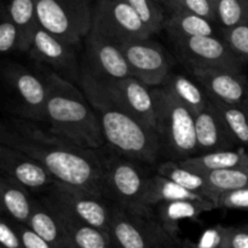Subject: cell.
<instances>
[{
	"label": "cell",
	"mask_w": 248,
	"mask_h": 248,
	"mask_svg": "<svg viewBox=\"0 0 248 248\" xmlns=\"http://www.w3.org/2000/svg\"><path fill=\"white\" fill-rule=\"evenodd\" d=\"M0 144L34 157L58 182L103 196V155L57 135L46 124L6 119L0 126Z\"/></svg>",
	"instance_id": "cell-1"
},
{
	"label": "cell",
	"mask_w": 248,
	"mask_h": 248,
	"mask_svg": "<svg viewBox=\"0 0 248 248\" xmlns=\"http://www.w3.org/2000/svg\"><path fill=\"white\" fill-rule=\"evenodd\" d=\"M80 85L98 115L104 142L111 153L143 165L155 164L162 149L159 135L114 103L82 73Z\"/></svg>",
	"instance_id": "cell-2"
},
{
	"label": "cell",
	"mask_w": 248,
	"mask_h": 248,
	"mask_svg": "<svg viewBox=\"0 0 248 248\" xmlns=\"http://www.w3.org/2000/svg\"><path fill=\"white\" fill-rule=\"evenodd\" d=\"M47 84L46 125L57 135L92 150L106 145L98 115L84 91L56 73L44 75Z\"/></svg>",
	"instance_id": "cell-3"
},
{
	"label": "cell",
	"mask_w": 248,
	"mask_h": 248,
	"mask_svg": "<svg viewBox=\"0 0 248 248\" xmlns=\"http://www.w3.org/2000/svg\"><path fill=\"white\" fill-rule=\"evenodd\" d=\"M161 145L177 161L199 154L195 115L162 87L152 89Z\"/></svg>",
	"instance_id": "cell-4"
},
{
	"label": "cell",
	"mask_w": 248,
	"mask_h": 248,
	"mask_svg": "<svg viewBox=\"0 0 248 248\" xmlns=\"http://www.w3.org/2000/svg\"><path fill=\"white\" fill-rule=\"evenodd\" d=\"M103 196L113 205L140 217L153 213L144 206L150 174L144 165L120 155H103Z\"/></svg>",
	"instance_id": "cell-5"
},
{
	"label": "cell",
	"mask_w": 248,
	"mask_h": 248,
	"mask_svg": "<svg viewBox=\"0 0 248 248\" xmlns=\"http://www.w3.org/2000/svg\"><path fill=\"white\" fill-rule=\"evenodd\" d=\"M39 26L56 38L78 46L92 28L90 0H34Z\"/></svg>",
	"instance_id": "cell-6"
},
{
	"label": "cell",
	"mask_w": 248,
	"mask_h": 248,
	"mask_svg": "<svg viewBox=\"0 0 248 248\" xmlns=\"http://www.w3.org/2000/svg\"><path fill=\"white\" fill-rule=\"evenodd\" d=\"M41 200L62 215L109 232L113 203L86 189L56 182Z\"/></svg>",
	"instance_id": "cell-7"
},
{
	"label": "cell",
	"mask_w": 248,
	"mask_h": 248,
	"mask_svg": "<svg viewBox=\"0 0 248 248\" xmlns=\"http://www.w3.org/2000/svg\"><path fill=\"white\" fill-rule=\"evenodd\" d=\"M2 78L17 118L45 124L47 103L45 77L18 63H7L2 68Z\"/></svg>",
	"instance_id": "cell-8"
},
{
	"label": "cell",
	"mask_w": 248,
	"mask_h": 248,
	"mask_svg": "<svg viewBox=\"0 0 248 248\" xmlns=\"http://www.w3.org/2000/svg\"><path fill=\"white\" fill-rule=\"evenodd\" d=\"M91 29L116 46L153 35L125 0H98L93 6Z\"/></svg>",
	"instance_id": "cell-9"
},
{
	"label": "cell",
	"mask_w": 248,
	"mask_h": 248,
	"mask_svg": "<svg viewBox=\"0 0 248 248\" xmlns=\"http://www.w3.org/2000/svg\"><path fill=\"white\" fill-rule=\"evenodd\" d=\"M81 73L89 77L114 103L157 133L155 104L150 87L133 77L118 80H98L82 70Z\"/></svg>",
	"instance_id": "cell-10"
},
{
	"label": "cell",
	"mask_w": 248,
	"mask_h": 248,
	"mask_svg": "<svg viewBox=\"0 0 248 248\" xmlns=\"http://www.w3.org/2000/svg\"><path fill=\"white\" fill-rule=\"evenodd\" d=\"M179 60L189 69H223L241 72L242 63L223 38L217 35L196 36L173 40Z\"/></svg>",
	"instance_id": "cell-11"
},
{
	"label": "cell",
	"mask_w": 248,
	"mask_h": 248,
	"mask_svg": "<svg viewBox=\"0 0 248 248\" xmlns=\"http://www.w3.org/2000/svg\"><path fill=\"white\" fill-rule=\"evenodd\" d=\"M133 78L150 89L161 87L172 73L171 60L161 45L152 39H142L119 46Z\"/></svg>",
	"instance_id": "cell-12"
},
{
	"label": "cell",
	"mask_w": 248,
	"mask_h": 248,
	"mask_svg": "<svg viewBox=\"0 0 248 248\" xmlns=\"http://www.w3.org/2000/svg\"><path fill=\"white\" fill-rule=\"evenodd\" d=\"M82 72L98 80H118L132 77L121 48L92 29L85 39V64Z\"/></svg>",
	"instance_id": "cell-13"
},
{
	"label": "cell",
	"mask_w": 248,
	"mask_h": 248,
	"mask_svg": "<svg viewBox=\"0 0 248 248\" xmlns=\"http://www.w3.org/2000/svg\"><path fill=\"white\" fill-rule=\"evenodd\" d=\"M75 48L77 46L56 38L39 27L28 53L31 60L47 65L50 72L56 73L68 81L74 82L78 79L80 80Z\"/></svg>",
	"instance_id": "cell-14"
},
{
	"label": "cell",
	"mask_w": 248,
	"mask_h": 248,
	"mask_svg": "<svg viewBox=\"0 0 248 248\" xmlns=\"http://www.w3.org/2000/svg\"><path fill=\"white\" fill-rule=\"evenodd\" d=\"M0 170L1 174L21 183L31 194L41 196L57 182L34 157L4 144H0Z\"/></svg>",
	"instance_id": "cell-15"
},
{
	"label": "cell",
	"mask_w": 248,
	"mask_h": 248,
	"mask_svg": "<svg viewBox=\"0 0 248 248\" xmlns=\"http://www.w3.org/2000/svg\"><path fill=\"white\" fill-rule=\"evenodd\" d=\"M194 79L212 98L242 106L248 96V80L241 72L203 69L191 72Z\"/></svg>",
	"instance_id": "cell-16"
},
{
	"label": "cell",
	"mask_w": 248,
	"mask_h": 248,
	"mask_svg": "<svg viewBox=\"0 0 248 248\" xmlns=\"http://www.w3.org/2000/svg\"><path fill=\"white\" fill-rule=\"evenodd\" d=\"M195 131L199 154L230 150L237 144L211 101L206 108L195 114Z\"/></svg>",
	"instance_id": "cell-17"
},
{
	"label": "cell",
	"mask_w": 248,
	"mask_h": 248,
	"mask_svg": "<svg viewBox=\"0 0 248 248\" xmlns=\"http://www.w3.org/2000/svg\"><path fill=\"white\" fill-rule=\"evenodd\" d=\"M218 208L212 200H186L159 203L153 208V217L161 225L162 229L178 239L179 224L183 220H196L201 215L212 212Z\"/></svg>",
	"instance_id": "cell-18"
},
{
	"label": "cell",
	"mask_w": 248,
	"mask_h": 248,
	"mask_svg": "<svg viewBox=\"0 0 248 248\" xmlns=\"http://www.w3.org/2000/svg\"><path fill=\"white\" fill-rule=\"evenodd\" d=\"M113 248H149L145 217H140L113 205L110 220Z\"/></svg>",
	"instance_id": "cell-19"
},
{
	"label": "cell",
	"mask_w": 248,
	"mask_h": 248,
	"mask_svg": "<svg viewBox=\"0 0 248 248\" xmlns=\"http://www.w3.org/2000/svg\"><path fill=\"white\" fill-rule=\"evenodd\" d=\"M0 200L4 216L19 224L28 225L34 211L36 199L33 194L10 177L1 174Z\"/></svg>",
	"instance_id": "cell-20"
},
{
	"label": "cell",
	"mask_w": 248,
	"mask_h": 248,
	"mask_svg": "<svg viewBox=\"0 0 248 248\" xmlns=\"http://www.w3.org/2000/svg\"><path fill=\"white\" fill-rule=\"evenodd\" d=\"M186 169L199 173H208L223 170H244L248 171V152L244 148L199 154L178 161Z\"/></svg>",
	"instance_id": "cell-21"
},
{
	"label": "cell",
	"mask_w": 248,
	"mask_h": 248,
	"mask_svg": "<svg viewBox=\"0 0 248 248\" xmlns=\"http://www.w3.org/2000/svg\"><path fill=\"white\" fill-rule=\"evenodd\" d=\"M27 227L53 248H74L55 211L41 199L35 201L33 215Z\"/></svg>",
	"instance_id": "cell-22"
},
{
	"label": "cell",
	"mask_w": 248,
	"mask_h": 248,
	"mask_svg": "<svg viewBox=\"0 0 248 248\" xmlns=\"http://www.w3.org/2000/svg\"><path fill=\"white\" fill-rule=\"evenodd\" d=\"M162 89L166 90L172 97L181 102L193 114H198L210 103V97L195 79H190L186 75L172 72L162 84Z\"/></svg>",
	"instance_id": "cell-23"
},
{
	"label": "cell",
	"mask_w": 248,
	"mask_h": 248,
	"mask_svg": "<svg viewBox=\"0 0 248 248\" xmlns=\"http://www.w3.org/2000/svg\"><path fill=\"white\" fill-rule=\"evenodd\" d=\"M53 211L57 215L65 234L69 237L74 248H113L110 232L68 217L56 210Z\"/></svg>",
	"instance_id": "cell-24"
},
{
	"label": "cell",
	"mask_w": 248,
	"mask_h": 248,
	"mask_svg": "<svg viewBox=\"0 0 248 248\" xmlns=\"http://www.w3.org/2000/svg\"><path fill=\"white\" fill-rule=\"evenodd\" d=\"M207 198L191 193L188 189L174 183L171 179L159 173L150 174L144 195V206L149 211H153L155 206L162 202L186 200H205ZM210 200V199H208Z\"/></svg>",
	"instance_id": "cell-25"
},
{
	"label": "cell",
	"mask_w": 248,
	"mask_h": 248,
	"mask_svg": "<svg viewBox=\"0 0 248 248\" xmlns=\"http://www.w3.org/2000/svg\"><path fill=\"white\" fill-rule=\"evenodd\" d=\"M164 28L169 31L172 40L216 35L213 22L205 17L183 10L172 11L165 22Z\"/></svg>",
	"instance_id": "cell-26"
},
{
	"label": "cell",
	"mask_w": 248,
	"mask_h": 248,
	"mask_svg": "<svg viewBox=\"0 0 248 248\" xmlns=\"http://www.w3.org/2000/svg\"><path fill=\"white\" fill-rule=\"evenodd\" d=\"M10 17L18 31V50L29 52L33 44L34 35L39 29L34 0H10L6 5Z\"/></svg>",
	"instance_id": "cell-27"
},
{
	"label": "cell",
	"mask_w": 248,
	"mask_h": 248,
	"mask_svg": "<svg viewBox=\"0 0 248 248\" xmlns=\"http://www.w3.org/2000/svg\"><path fill=\"white\" fill-rule=\"evenodd\" d=\"M156 173L171 179L174 183L188 189L191 193L207 198L216 202V196L211 190L205 174L191 171L182 166L178 161H165L157 166Z\"/></svg>",
	"instance_id": "cell-28"
},
{
	"label": "cell",
	"mask_w": 248,
	"mask_h": 248,
	"mask_svg": "<svg viewBox=\"0 0 248 248\" xmlns=\"http://www.w3.org/2000/svg\"><path fill=\"white\" fill-rule=\"evenodd\" d=\"M210 101L220 114L237 144L248 148V115L244 107L225 103L212 97H210Z\"/></svg>",
	"instance_id": "cell-29"
},
{
	"label": "cell",
	"mask_w": 248,
	"mask_h": 248,
	"mask_svg": "<svg viewBox=\"0 0 248 248\" xmlns=\"http://www.w3.org/2000/svg\"><path fill=\"white\" fill-rule=\"evenodd\" d=\"M211 190L216 196V203L219 195L229 191L239 190L248 186V171L244 170H223L205 173Z\"/></svg>",
	"instance_id": "cell-30"
},
{
	"label": "cell",
	"mask_w": 248,
	"mask_h": 248,
	"mask_svg": "<svg viewBox=\"0 0 248 248\" xmlns=\"http://www.w3.org/2000/svg\"><path fill=\"white\" fill-rule=\"evenodd\" d=\"M216 15L223 29L248 23V0H216Z\"/></svg>",
	"instance_id": "cell-31"
},
{
	"label": "cell",
	"mask_w": 248,
	"mask_h": 248,
	"mask_svg": "<svg viewBox=\"0 0 248 248\" xmlns=\"http://www.w3.org/2000/svg\"><path fill=\"white\" fill-rule=\"evenodd\" d=\"M133 10L140 21L145 24L153 34L159 33L165 27V15L160 4L155 0H125Z\"/></svg>",
	"instance_id": "cell-32"
},
{
	"label": "cell",
	"mask_w": 248,
	"mask_h": 248,
	"mask_svg": "<svg viewBox=\"0 0 248 248\" xmlns=\"http://www.w3.org/2000/svg\"><path fill=\"white\" fill-rule=\"evenodd\" d=\"M223 40L241 61L242 64L248 63V23L240 24L230 29H223Z\"/></svg>",
	"instance_id": "cell-33"
},
{
	"label": "cell",
	"mask_w": 248,
	"mask_h": 248,
	"mask_svg": "<svg viewBox=\"0 0 248 248\" xmlns=\"http://www.w3.org/2000/svg\"><path fill=\"white\" fill-rule=\"evenodd\" d=\"M145 230L149 248H183V244H181L178 239H174L162 229L153 217V213L145 217Z\"/></svg>",
	"instance_id": "cell-34"
},
{
	"label": "cell",
	"mask_w": 248,
	"mask_h": 248,
	"mask_svg": "<svg viewBox=\"0 0 248 248\" xmlns=\"http://www.w3.org/2000/svg\"><path fill=\"white\" fill-rule=\"evenodd\" d=\"M18 31L10 17L6 5L1 7V22H0V51L2 53H11L18 50Z\"/></svg>",
	"instance_id": "cell-35"
},
{
	"label": "cell",
	"mask_w": 248,
	"mask_h": 248,
	"mask_svg": "<svg viewBox=\"0 0 248 248\" xmlns=\"http://www.w3.org/2000/svg\"><path fill=\"white\" fill-rule=\"evenodd\" d=\"M176 10H183V11L199 15V16L210 19L213 23L217 22L215 0H174L171 11H176Z\"/></svg>",
	"instance_id": "cell-36"
},
{
	"label": "cell",
	"mask_w": 248,
	"mask_h": 248,
	"mask_svg": "<svg viewBox=\"0 0 248 248\" xmlns=\"http://www.w3.org/2000/svg\"><path fill=\"white\" fill-rule=\"evenodd\" d=\"M0 245L1 248H26L17 223L4 215L0 220Z\"/></svg>",
	"instance_id": "cell-37"
},
{
	"label": "cell",
	"mask_w": 248,
	"mask_h": 248,
	"mask_svg": "<svg viewBox=\"0 0 248 248\" xmlns=\"http://www.w3.org/2000/svg\"><path fill=\"white\" fill-rule=\"evenodd\" d=\"M217 206L218 208L248 212V186L219 195V198L217 199Z\"/></svg>",
	"instance_id": "cell-38"
},
{
	"label": "cell",
	"mask_w": 248,
	"mask_h": 248,
	"mask_svg": "<svg viewBox=\"0 0 248 248\" xmlns=\"http://www.w3.org/2000/svg\"><path fill=\"white\" fill-rule=\"evenodd\" d=\"M224 248H248V224L222 227Z\"/></svg>",
	"instance_id": "cell-39"
},
{
	"label": "cell",
	"mask_w": 248,
	"mask_h": 248,
	"mask_svg": "<svg viewBox=\"0 0 248 248\" xmlns=\"http://www.w3.org/2000/svg\"><path fill=\"white\" fill-rule=\"evenodd\" d=\"M17 225H18V230L21 232L23 245L26 248H53L45 240L41 239L38 234H35L29 227L19 224V223H17Z\"/></svg>",
	"instance_id": "cell-40"
},
{
	"label": "cell",
	"mask_w": 248,
	"mask_h": 248,
	"mask_svg": "<svg viewBox=\"0 0 248 248\" xmlns=\"http://www.w3.org/2000/svg\"><path fill=\"white\" fill-rule=\"evenodd\" d=\"M183 248H224V246H218V247H201L198 244H193L190 241L183 242Z\"/></svg>",
	"instance_id": "cell-41"
},
{
	"label": "cell",
	"mask_w": 248,
	"mask_h": 248,
	"mask_svg": "<svg viewBox=\"0 0 248 248\" xmlns=\"http://www.w3.org/2000/svg\"><path fill=\"white\" fill-rule=\"evenodd\" d=\"M155 1H156L157 4L165 5V6L169 7L170 10H172V7H173V4H174V0H155Z\"/></svg>",
	"instance_id": "cell-42"
},
{
	"label": "cell",
	"mask_w": 248,
	"mask_h": 248,
	"mask_svg": "<svg viewBox=\"0 0 248 248\" xmlns=\"http://www.w3.org/2000/svg\"><path fill=\"white\" fill-rule=\"evenodd\" d=\"M242 107H244V109H245V110H246V113H247V115H248V96H247L246 101H245V103L242 104Z\"/></svg>",
	"instance_id": "cell-43"
},
{
	"label": "cell",
	"mask_w": 248,
	"mask_h": 248,
	"mask_svg": "<svg viewBox=\"0 0 248 248\" xmlns=\"http://www.w3.org/2000/svg\"><path fill=\"white\" fill-rule=\"evenodd\" d=\"M215 1H216V0H215Z\"/></svg>",
	"instance_id": "cell-44"
}]
</instances>
